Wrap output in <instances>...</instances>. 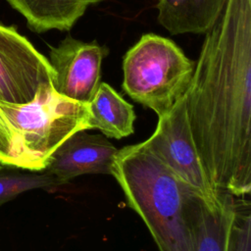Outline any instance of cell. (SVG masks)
<instances>
[{
  "mask_svg": "<svg viewBox=\"0 0 251 251\" xmlns=\"http://www.w3.org/2000/svg\"><path fill=\"white\" fill-rule=\"evenodd\" d=\"M107 51L96 42L67 36L50 50L51 83L63 96L88 103L100 84L101 65Z\"/></svg>",
  "mask_w": 251,
  "mask_h": 251,
  "instance_id": "obj_7",
  "label": "cell"
},
{
  "mask_svg": "<svg viewBox=\"0 0 251 251\" xmlns=\"http://www.w3.org/2000/svg\"><path fill=\"white\" fill-rule=\"evenodd\" d=\"M52 78L49 60L14 26L0 24V100L28 102Z\"/></svg>",
  "mask_w": 251,
  "mask_h": 251,
  "instance_id": "obj_6",
  "label": "cell"
},
{
  "mask_svg": "<svg viewBox=\"0 0 251 251\" xmlns=\"http://www.w3.org/2000/svg\"><path fill=\"white\" fill-rule=\"evenodd\" d=\"M183 94L192 139L217 191H251V0H227L205 33Z\"/></svg>",
  "mask_w": 251,
  "mask_h": 251,
  "instance_id": "obj_1",
  "label": "cell"
},
{
  "mask_svg": "<svg viewBox=\"0 0 251 251\" xmlns=\"http://www.w3.org/2000/svg\"><path fill=\"white\" fill-rule=\"evenodd\" d=\"M158 118L155 131L143 144L208 206H217L222 191L213 187L199 159L190 132L183 95Z\"/></svg>",
  "mask_w": 251,
  "mask_h": 251,
  "instance_id": "obj_5",
  "label": "cell"
},
{
  "mask_svg": "<svg viewBox=\"0 0 251 251\" xmlns=\"http://www.w3.org/2000/svg\"><path fill=\"white\" fill-rule=\"evenodd\" d=\"M90 128H98L107 137L123 138L133 132L135 113L108 83L100 82L92 99L88 102Z\"/></svg>",
  "mask_w": 251,
  "mask_h": 251,
  "instance_id": "obj_12",
  "label": "cell"
},
{
  "mask_svg": "<svg viewBox=\"0 0 251 251\" xmlns=\"http://www.w3.org/2000/svg\"><path fill=\"white\" fill-rule=\"evenodd\" d=\"M250 202L244 197H236L235 215L231 227L228 251H251V212Z\"/></svg>",
  "mask_w": 251,
  "mask_h": 251,
  "instance_id": "obj_14",
  "label": "cell"
},
{
  "mask_svg": "<svg viewBox=\"0 0 251 251\" xmlns=\"http://www.w3.org/2000/svg\"><path fill=\"white\" fill-rule=\"evenodd\" d=\"M111 175L160 251H192L191 211L197 194L143 142L118 150Z\"/></svg>",
  "mask_w": 251,
  "mask_h": 251,
  "instance_id": "obj_2",
  "label": "cell"
},
{
  "mask_svg": "<svg viewBox=\"0 0 251 251\" xmlns=\"http://www.w3.org/2000/svg\"><path fill=\"white\" fill-rule=\"evenodd\" d=\"M194 65L174 41L146 33L124 57L123 88L160 117L186 91Z\"/></svg>",
  "mask_w": 251,
  "mask_h": 251,
  "instance_id": "obj_4",
  "label": "cell"
},
{
  "mask_svg": "<svg viewBox=\"0 0 251 251\" xmlns=\"http://www.w3.org/2000/svg\"><path fill=\"white\" fill-rule=\"evenodd\" d=\"M0 251H1V250H0Z\"/></svg>",
  "mask_w": 251,
  "mask_h": 251,
  "instance_id": "obj_15",
  "label": "cell"
},
{
  "mask_svg": "<svg viewBox=\"0 0 251 251\" xmlns=\"http://www.w3.org/2000/svg\"><path fill=\"white\" fill-rule=\"evenodd\" d=\"M236 196L222 192L215 207L195 195L192 201V251H228L229 237L235 215Z\"/></svg>",
  "mask_w": 251,
  "mask_h": 251,
  "instance_id": "obj_9",
  "label": "cell"
},
{
  "mask_svg": "<svg viewBox=\"0 0 251 251\" xmlns=\"http://www.w3.org/2000/svg\"><path fill=\"white\" fill-rule=\"evenodd\" d=\"M56 185H60L58 180L46 172L36 175L0 171V207L25 191Z\"/></svg>",
  "mask_w": 251,
  "mask_h": 251,
  "instance_id": "obj_13",
  "label": "cell"
},
{
  "mask_svg": "<svg viewBox=\"0 0 251 251\" xmlns=\"http://www.w3.org/2000/svg\"><path fill=\"white\" fill-rule=\"evenodd\" d=\"M91 129L88 103L58 93L43 83L25 103L0 100V164L39 172L70 136Z\"/></svg>",
  "mask_w": 251,
  "mask_h": 251,
  "instance_id": "obj_3",
  "label": "cell"
},
{
  "mask_svg": "<svg viewBox=\"0 0 251 251\" xmlns=\"http://www.w3.org/2000/svg\"><path fill=\"white\" fill-rule=\"evenodd\" d=\"M226 3L227 0H159L158 22L174 35L206 33Z\"/></svg>",
  "mask_w": 251,
  "mask_h": 251,
  "instance_id": "obj_10",
  "label": "cell"
},
{
  "mask_svg": "<svg viewBox=\"0 0 251 251\" xmlns=\"http://www.w3.org/2000/svg\"><path fill=\"white\" fill-rule=\"evenodd\" d=\"M101 0H8L37 32L70 30L88 6Z\"/></svg>",
  "mask_w": 251,
  "mask_h": 251,
  "instance_id": "obj_11",
  "label": "cell"
},
{
  "mask_svg": "<svg viewBox=\"0 0 251 251\" xmlns=\"http://www.w3.org/2000/svg\"><path fill=\"white\" fill-rule=\"evenodd\" d=\"M118 149L103 135L80 130L52 154L44 171L64 184L85 174L111 175Z\"/></svg>",
  "mask_w": 251,
  "mask_h": 251,
  "instance_id": "obj_8",
  "label": "cell"
}]
</instances>
